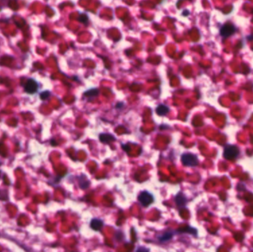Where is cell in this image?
I'll list each match as a JSON object with an SVG mask.
<instances>
[{"label":"cell","mask_w":253,"mask_h":252,"mask_svg":"<svg viewBox=\"0 0 253 252\" xmlns=\"http://www.w3.org/2000/svg\"><path fill=\"white\" fill-rule=\"evenodd\" d=\"M99 139L100 141L103 143H110L116 140V137H114L111 134L108 133H102L99 135Z\"/></svg>","instance_id":"obj_6"},{"label":"cell","mask_w":253,"mask_h":252,"mask_svg":"<svg viewBox=\"0 0 253 252\" xmlns=\"http://www.w3.org/2000/svg\"><path fill=\"white\" fill-rule=\"evenodd\" d=\"M240 154L239 148L235 145H227L224 149V157L227 160H234Z\"/></svg>","instance_id":"obj_1"},{"label":"cell","mask_w":253,"mask_h":252,"mask_svg":"<svg viewBox=\"0 0 253 252\" xmlns=\"http://www.w3.org/2000/svg\"><path fill=\"white\" fill-rule=\"evenodd\" d=\"M173 236V232L167 231V232H166L165 234H164L163 235H161V237H159L158 239H159V240H160V241H161V242L168 241V240H170V239H172Z\"/></svg>","instance_id":"obj_10"},{"label":"cell","mask_w":253,"mask_h":252,"mask_svg":"<svg viewBox=\"0 0 253 252\" xmlns=\"http://www.w3.org/2000/svg\"><path fill=\"white\" fill-rule=\"evenodd\" d=\"M236 32V28L234 25H230V24H227L222 26V28L220 30V34L221 36L224 37V38H228V37L231 36L235 33Z\"/></svg>","instance_id":"obj_4"},{"label":"cell","mask_w":253,"mask_h":252,"mask_svg":"<svg viewBox=\"0 0 253 252\" xmlns=\"http://www.w3.org/2000/svg\"><path fill=\"white\" fill-rule=\"evenodd\" d=\"M175 202H176V205L178 206H180V207H182L184 206L187 203V197H185L184 194L181 193V192H179L177 195L175 197Z\"/></svg>","instance_id":"obj_7"},{"label":"cell","mask_w":253,"mask_h":252,"mask_svg":"<svg viewBox=\"0 0 253 252\" xmlns=\"http://www.w3.org/2000/svg\"><path fill=\"white\" fill-rule=\"evenodd\" d=\"M138 200L144 207H148L154 202V197L150 192L143 191L138 196Z\"/></svg>","instance_id":"obj_3"},{"label":"cell","mask_w":253,"mask_h":252,"mask_svg":"<svg viewBox=\"0 0 253 252\" xmlns=\"http://www.w3.org/2000/svg\"><path fill=\"white\" fill-rule=\"evenodd\" d=\"M181 162L184 166L189 167H195L198 165V159L197 156L190 152L183 154L181 155Z\"/></svg>","instance_id":"obj_2"},{"label":"cell","mask_w":253,"mask_h":252,"mask_svg":"<svg viewBox=\"0 0 253 252\" xmlns=\"http://www.w3.org/2000/svg\"><path fill=\"white\" fill-rule=\"evenodd\" d=\"M104 226L103 220L98 218H94L90 221V228L94 231H100Z\"/></svg>","instance_id":"obj_8"},{"label":"cell","mask_w":253,"mask_h":252,"mask_svg":"<svg viewBox=\"0 0 253 252\" xmlns=\"http://www.w3.org/2000/svg\"><path fill=\"white\" fill-rule=\"evenodd\" d=\"M38 87H39L38 83L36 81L33 79H30L29 80H28L24 87L25 92L29 94H33L36 92V91L38 90Z\"/></svg>","instance_id":"obj_5"},{"label":"cell","mask_w":253,"mask_h":252,"mask_svg":"<svg viewBox=\"0 0 253 252\" xmlns=\"http://www.w3.org/2000/svg\"><path fill=\"white\" fill-rule=\"evenodd\" d=\"M50 92L49 91H45V92H42V93L40 94V98L42 100H45V99H47L48 97L50 96Z\"/></svg>","instance_id":"obj_12"},{"label":"cell","mask_w":253,"mask_h":252,"mask_svg":"<svg viewBox=\"0 0 253 252\" xmlns=\"http://www.w3.org/2000/svg\"><path fill=\"white\" fill-rule=\"evenodd\" d=\"M85 95L87 97H96L99 95V89H92L89 91H87L85 92Z\"/></svg>","instance_id":"obj_11"},{"label":"cell","mask_w":253,"mask_h":252,"mask_svg":"<svg viewBox=\"0 0 253 252\" xmlns=\"http://www.w3.org/2000/svg\"><path fill=\"white\" fill-rule=\"evenodd\" d=\"M169 112H170V108L167 105L164 104H159L156 109V113L158 115H161V116H164Z\"/></svg>","instance_id":"obj_9"}]
</instances>
